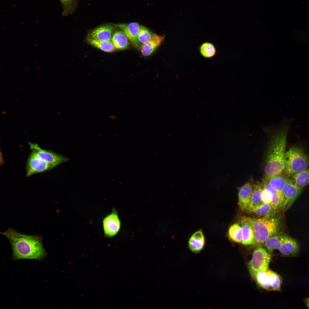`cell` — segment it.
Returning a JSON list of instances; mask_svg holds the SVG:
<instances>
[{
  "label": "cell",
  "instance_id": "6da1fadb",
  "mask_svg": "<svg viewBox=\"0 0 309 309\" xmlns=\"http://www.w3.org/2000/svg\"><path fill=\"white\" fill-rule=\"evenodd\" d=\"M293 120L285 118L277 124L268 125L263 128L265 131L271 134L264 168L265 179L284 172L287 138Z\"/></svg>",
  "mask_w": 309,
  "mask_h": 309
},
{
  "label": "cell",
  "instance_id": "7a4b0ae2",
  "mask_svg": "<svg viewBox=\"0 0 309 309\" xmlns=\"http://www.w3.org/2000/svg\"><path fill=\"white\" fill-rule=\"evenodd\" d=\"M1 234L9 241L12 247L13 259L41 260L45 252L41 241L36 237L19 233L9 228Z\"/></svg>",
  "mask_w": 309,
  "mask_h": 309
},
{
  "label": "cell",
  "instance_id": "3957f363",
  "mask_svg": "<svg viewBox=\"0 0 309 309\" xmlns=\"http://www.w3.org/2000/svg\"><path fill=\"white\" fill-rule=\"evenodd\" d=\"M243 217L253 229L254 239L253 245L263 243L268 238L278 232L280 223L279 217L256 219Z\"/></svg>",
  "mask_w": 309,
  "mask_h": 309
},
{
  "label": "cell",
  "instance_id": "277c9868",
  "mask_svg": "<svg viewBox=\"0 0 309 309\" xmlns=\"http://www.w3.org/2000/svg\"><path fill=\"white\" fill-rule=\"evenodd\" d=\"M284 165V174L291 176L308 168V156L300 147L293 146L285 152Z\"/></svg>",
  "mask_w": 309,
  "mask_h": 309
},
{
  "label": "cell",
  "instance_id": "5b68a950",
  "mask_svg": "<svg viewBox=\"0 0 309 309\" xmlns=\"http://www.w3.org/2000/svg\"><path fill=\"white\" fill-rule=\"evenodd\" d=\"M271 256V254L262 247H259L254 250L248 264V270L253 278L258 273L268 268Z\"/></svg>",
  "mask_w": 309,
  "mask_h": 309
},
{
  "label": "cell",
  "instance_id": "8992f818",
  "mask_svg": "<svg viewBox=\"0 0 309 309\" xmlns=\"http://www.w3.org/2000/svg\"><path fill=\"white\" fill-rule=\"evenodd\" d=\"M257 283L261 288L269 291H280L282 280L276 273L269 268L260 272L253 277Z\"/></svg>",
  "mask_w": 309,
  "mask_h": 309
},
{
  "label": "cell",
  "instance_id": "52a82bcc",
  "mask_svg": "<svg viewBox=\"0 0 309 309\" xmlns=\"http://www.w3.org/2000/svg\"><path fill=\"white\" fill-rule=\"evenodd\" d=\"M302 188L298 186L292 178H287L283 190V207H290L301 193Z\"/></svg>",
  "mask_w": 309,
  "mask_h": 309
},
{
  "label": "cell",
  "instance_id": "ba28073f",
  "mask_svg": "<svg viewBox=\"0 0 309 309\" xmlns=\"http://www.w3.org/2000/svg\"><path fill=\"white\" fill-rule=\"evenodd\" d=\"M29 144L30 148L35 152L39 158L50 164L53 167L68 160L62 155L41 148L37 144L29 142Z\"/></svg>",
  "mask_w": 309,
  "mask_h": 309
},
{
  "label": "cell",
  "instance_id": "9c48e42d",
  "mask_svg": "<svg viewBox=\"0 0 309 309\" xmlns=\"http://www.w3.org/2000/svg\"><path fill=\"white\" fill-rule=\"evenodd\" d=\"M53 167L50 164L39 158L33 150L27 161L26 170V176L50 170Z\"/></svg>",
  "mask_w": 309,
  "mask_h": 309
},
{
  "label": "cell",
  "instance_id": "30bf717a",
  "mask_svg": "<svg viewBox=\"0 0 309 309\" xmlns=\"http://www.w3.org/2000/svg\"><path fill=\"white\" fill-rule=\"evenodd\" d=\"M103 226L105 236L111 237L115 236L119 231L121 222L116 210L106 216L103 220Z\"/></svg>",
  "mask_w": 309,
  "mask_h": 309
},
{
  "label": "cell",
  "instance_id": "8fae6325",
  "mask_svg": "<svg viewBox=\"0 0 309 309\" xmlns=\"http://www.w3.org/2000/svg\"><path fill=\"white\" fill-rule=\"evenodd\" d=\"M128 39L136 47L139 45L138 35L141 26L136 22H132L127 24H120L118 25Z\"/></svg>",
  "mask_w": 309,
  "mask_h": 309
},
{
  "label": "cell",
  "instance_id": "7c38bea8",
  "mask_svg": "<svg viewBox=\"0 0 309 309\" xmlns=\"http://www.w3.org/2000/svg\"><path fill=\"white\" fill-rule=\"evenodd\" d=\"M253 185L247 182L240 188L238 193V205L242 211H245L247 207L252 195Z\"/></svg>",
  "mask_w": 309,
  "mask_h": 309
},
{
  "label": "cell",
  "instance_id": "4fadbf2b",
  "mask_svg": "<svg viewBox=\"0 0 309 309\" xmlns=\"http://www.w3.org/2000/svg\"><path fill=\"white\" fill-rule=\"evenodd\" d=\"M279 250L280 253L286 256H293L299 252V245L294 239L284 235V239Z\"/></svg>",
  "mask_w": 309,
  "mask_h": 309
},
{
  "label": "cell",
  "instance_id": "5bb4252c",
  "mask_svg": "<svg viewBox=\"0 0 309 309\" xmlns=\"http://www.w3.org/2000/svg\"><path fill=\"white\" fill-rule=\"evenodd\" d=\"M114 27L110 25L99 27L91 32V39L99 40L106 41L111 40L114 33Z\"/></svg>",
  "mask_w": 309,
  "mask_h": 309
},
{
  "label": "cell",
  "instance_id": "9a60e30c",
  "mask_svg": "<svg viewBox=\"0 0 309 309\" xmlns=\"http://www.w3.org/2000/svg\"><path fill=\"white\" fill-rule=\"evenodd\" d=\"M164 36L159 35L154 33L151 40L141 45L140 51L142 55L148 56L151 54L160 45Z\"/></svg>",
  "mask_w": 309,
  "mask_h": 309
},
{
  "label": "cell",
  "instance_id": "2e32d148",
  "mask_svg": "<svg viewBox=\"0 0 309 309\" xmlns=\"http://www.w3.org/2000/svg\"><path fill=\"white\" fill-rule=\"evenodd\" d=\"M204 243V236L201 229L195 232L191 237L188 241V246L191 251L197 253L202 249Z\"/></svg>",
  "mask_w": 309,
  "mask_h": 309
},
{
  "label": "cell",
  "instance_id": "e0dca14e",
  "mask_svg": "<svg viewBox=\"0 0 309 309\" xmlns=\"http://www.w3.org/2000/svg\"><path fill=\"white\" fill-rule=\"evenodd\" d=\"M263 187L258 183L253 185V191L249 204L245 210L247 213H252L254 209L263 203L262 199V192Z\"/></svg>",
  "mask_w": 309,
  "mask_h": 309
},
{
  "label": "cell",
  "instance_id": "ac0fdd59",
  "mask_svg": "<svg viewBox=\"0 0 309 309\" xmlns=\"http://www.w3.org/2000/svg\"><path fill=\"white\" fill-rule=\"evenodd\" d=\"M241 220L242 239L241 243L244 245H253L254 236L252 228L243 217Z\"/></svg>",
  "mask_w": 309,
  "mask_h": 309
},
{
  "label": "cell",
  "instance_id": "d6986e66",
  "mask_svg": "<svg viewBox=\"0 0 309 309\" xmlns=\"http://www.w3.org/2000/svg\"><path fill=\"white\" fill-rule=\"evenodd\" d=\"M284 235L275 234L267 239L263 243L265 249L269 253L279 249L283 242Z\"/></svg>",
  "mask_w": 309,
  "mask_h": 309
},
{
  "label": "cell",
  "instance_id": "ffe728a7",
  "mask_svg": "<svg viewBox=\"0 0 309 309\" xmlns=\"http://www.w3.org/2000/svg\"><path fill=\"white\" fill-rule=\"evenodd\" d=\"M287 179L282 173L270 177L265 180L267 181L270 186L278 192L283 198V190Z\"/></svg>",
  "mask_w": 309,
  "mask_h": 309
},
{
  "label": "cell",
  "instance_id": "44dd1931",
  "mask_svg": "<svg viewBox=\"0 0 309 309\" xmlns=\"http://www.w3.org/2000/svg\"><path fill=\"white\" fill-rule=\"evenodd\" d=\"M111 40L116 49L119 50L126 49L129 45L128 39L122 31H116L113 35Z\"/></svg>",
  "mask_w": 309,
  "mask_h": 309
},
{
  "label": "cell",
  "instance_id": "7402d4cb",
  "mask_svg": "<svg viewBox=\"0 0 309 309\" xmlns=\"http://www.w3.org/2000/svg\"><path fill=\"white\" fill-rule=\"evenodd\" d=\"M263 187L270 190L272 193V198L270 205L274 209L283 207L284 204L283 197L276 191L272 188L267 181L265 180Z\"/></svg>",
  "mask_w": 309,
  "mask_h": 309
},
{
  "label": "cell",
  "instance_id": "603a6c76",
  "mask_svg": "<svg viewBox=\"0 0 309 309\" xmlns=\"http://www.w3.org/2000/svg\"><path fill=\"white\" fill-rule=\"evenodd\" d=\"M89 42L92 46L106 52H112L116 49L111 40L102 41L90 39Z\"/></svg>",
  "mask_w": 309,
  "mask_h": 309
},
{
  "label": "cell",
  "instance_id": "cb8c5ba5",
  "mask_svg": "<svg viewBox=\"0 0 309 309\" xmlns=\"http://www.w3.org/2000/svg\"><path fill=\"white\" fill-rule=\"evenodd\" d=\"M309 168L298 173H294L291 176L292 179L297 185L301 188L307 185L309 183Z\"/></svg>",
  "mask_w": 309,
  "mask_h": 309
},
{
  "label": "cell",
  "instance_id": "d4e9b609",
  "mask_svg": "<svg viewBox=\"0 0 309 309\" xmlns=\"http://www.w3.org/2000/svg\"><path fill=\"white\" fill-rule=\"evenodd\" d=\"M199 50L201 55L207 58L213 57L215 56L216 52L215 45L209 42H205L202 43L199 46Z\"/></svg>",
  "mask_w": 309,
  "mask_h": 309
},
{
  "label": "cell",
  "instance_id": "484cf974",
  "mask_svg": "<svg viewBox=\"0 0 309 309\" xmlns=\"http://www.w3.org/2000/svg\"><path fill=\"white\" fill-rule=\"evenodd\" d=\"M228 233L229 237L234 241L241 243L242 239V231L241 226L237 223L232 225L229 227Z\"/></svg>",
  "mask_w": 309,
  "mask_h": 309
},
{
  "label": "cell",
  "instance_id": "4316f807",
  "mask_svg": "<svg viewBox=\"0 0 309 309\" xmlns=\"http://www.w3.org/2000/svg\"><path fill=\"white\" fill-rule=\"evenodd\" d=\"M275 210L270 204L263 202L256 206L252 213L259 216L264 217L273 213Z\"/></svg>",
  "mask_w": 309,
  "mask_h": 309
},
{
  "label": "cell",
  "instance_id": "83f0119b",
  "mask_svg": "<svg viewBox=\"0 0 309 309\" xmlns=\"http://www.w3.org/2000/svg\"><path fill=\"white\" fill-rule=\"evenodd\" d=\"M63 8L62 15L66 16L72 14L76 5V0H60Z\"/></svg>",
  "mask_w": 309,
  "mask_h": 309
},
{
  "label": "cell",
  "instance_id": "f1b7e54d",
  "mask_svg": "<svg viewBox=\"0 0 309 309\" xmlns=\"http://www.w3.org/2000/svg\"><path fill=\"white\" fill-rule=\"evenodd\" d=\"M154 33L146 27L141 26L138 35V40L140 44H143L150 41Z\"/></svg>",
  "mask_w": 309,
  "mask_h": 309
},
{
  "label": "cell",
  "instance_id": "f546056e",
  "mask_svg": "<svg viewBox=\"0 0 309 309\" xmlns=\"http://www.w3.org/2000/svg\"><path fill=\"white\" fill-rule=\"evenodd\" d=\"M272 195L271 191L263 187L262 192V202L264 203L270 204L272 202Z\"/></svg>",
  "mask_w": 309,
  "mask_h": 309
},
{
  "label": "cell",
  "instance_id": "4dcf8cb0",
  "mask_svg": "<svg viewBox=\"0 0 309 309\" xmlns=\"http://www.w3.org/2000/svg\"><path fill=\"white\" fill-rule=\"evenodd\" d=\"M3 156L0 149V164L2 165L3 163Z\"/></svg>",
  "mask_w": 309,
  "mask_h": 309
},
{
  "label": "cell",
  "instance_id": "1f68e13d",
  "mask_svg": "<svg viewBox=\"0 0 309 309\" xmlns=\"http://www.w3.org/2000/svg\"><path fill=\"white\" fill-rule=\"evenodd\" d=\"M109 117H110V118H115V116H110Z\"/></svg>",
  "mask_w": 309,
  "mask_h": 309
},
{
  "label": "cell",
  "instance_id": "d6a6232c",
  "mask_svg": "<svg viewBox=\"0 0 309 309\" xmlns=\"http://www.w3.org/2000/svg\"><path fill=\"white\" fill-rule=\"evenodd\" d=\"M1 165H2L1 164H0V166H1Z\"/></svg>",
  "mask_w": 309,
  "mask_h": 309
}]
</instances>
